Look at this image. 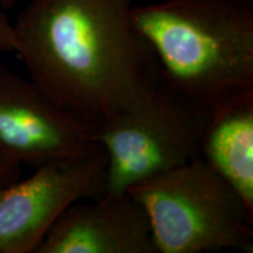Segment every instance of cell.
Segmentation results:
<instances>
[{
    "label": "cell",
    "mask_w": 253,
    "mask_h": 253,
    "mask_svg": "<svg viewBox=\"0 0 253 253\" xmlns=\"http://www.w3.org/2000/svg\"><path fill=\"white\" fill-rule=\"evenodd\" d=\"M132 0H31L13 23L14 53L62 109L97 126L164 81L131 23Z\"/></svg>",
    "instance_id": "cell-1"
},
{
    "label": "cell",
    "mask_w": 253,
    "mask_h": 253,
    "mask_svg": "<svg viewBox=\"0 0 253 253\" xmlns=\"http://www.w3.org/2000/svg\"><path fill=\"white\" fill-rule=\"evenodd\" d=\"M130 17L170 88L211 110L253 90V0H166Z\"/></svg>",
    "instance_id": "cell-2"
},
{
    "label": "cell",
    "mask_w": 253,
    "mask_h": 253,
    "mask_svg": "<svg viewBox=\"0 0 253 253\" xmlns=\"http://www.w3.org/2000/svg\"><path fill=\"white\" fill-rule=\"evenodd\" d=\"M157 253L252 252L253 211L202 157L132 185Z\"/></svg>",
    "instance_id": "cell-3"
},
{
    "label": "cell",
    "mask_w": 253,
    "mask_h": 253,
    "mask_svg": "<svg viewBox=\"0 0 253 253\" xmlns=\"http://www.w3.org/2000/svg\"><path fill=\"white\" fill-rule=\"evenodd\" d=\"M211 114L208 107L163 81L138 106L97 125L95 140L107 160V194L126 192L201 157Z\"/></svg>",
    "instance_id": "cell-4"
},
{
    "label": "cell",
    "mask_w": 253,
    "mask_h": 253,
    "mask_svg": "<svg viewBox=\"0 0 253 253\" xmlns=\"http://www.w3.org/2000/svg\"><path fill=\"white\" fill-rule=\"evenodd\" d=\"M106 194L103 148L37 167L0 192V253H36L66 209Z\"/></svg>",
    "instance_id": "cell-5"
},
{
    "label": "cell",
    "mask_w": 253,
    "mask_h": 253,
    "mask_svg": "<svg viewBox=\"0 0 253 253\" xmlns=\"http://www.w3.org/2000/svg\"><path fill=\"white\" fill-rule=\"evenodd\" d=\"M96 126L53 102L32 80L0 66V151L39 167L101 149Z\"/></svg>",
    "instance_id": "cell-6"
},
{
    "label": "cell",
    "mask_w": 253,
    "mask_h": 253,
    "mask_svg": "<svg viewBox=\"0 0 253 253\" xmlns=\"http://www.w3.org/2000/svg\"><path fill=\"white\" fill-rule=\"evenodd\" d=\"M36 253H157V250L147 211L126 191L72 204Z\"/></svg>",
    "instance_id": "cell-7"
},
{
    "label": "cell",
    "mask_w": 253,
    "mask_h": 253,
    "mask_svg": "<svg viewBox=\"0 0 253 253\" xmlns=\"http://www.w3.org/2000/svg\"><path fill=\"white\" fill-rule=\"evenodd\" d=\"M201 157L253 211V90L212 110Z\"/></svg>",
    "instance_id": "cell-8"
},
{
    "label": "cell",
    "mask_w": 253,
    "mask_h": 253,
    "mask_svg": "<svg viewBox=\"0 0 253 253\" xmlns=\"http://www.w3.org/2000/svg\"><path fill=\"white\" fill-rule=\"evenodd\" d=\"M21 164L0 151V192L20 178Z\"/></svg>",
    "instance_id": "cell-9"
},
{
    "label": "cell",
    "mask_w": 253,
    "mask_h": 253,
    "mask_svg": "<svg viewBox=\"0 0 253 253\" xmlns=\"http://www.w3.org/2000/svg\"><path fill=\"white\" fill-rule=\"evenodd\" d=\"M17 41L13 30V23L0 11V53H14Z\"/></svg>",
    "instance_id": "cell-10"
},
{
    "label": "cell",
    "mask_w": 253,
    "mask_h": 253,
    "mask_svg": "<svg viewBox=\"0 0 253 253\" xmlns=\"http://www.w3.org/2000/svg\"><path fill=\"white\" fill-rule=\"evenodd\" d=\"M19 2V0H0V7L5 8V9H9L12 7H14Z\"/></svg>",
    "instance_id": "cell-11"
}]
</instances>
